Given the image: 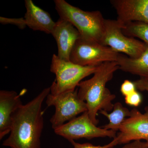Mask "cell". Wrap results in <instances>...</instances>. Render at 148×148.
Segmentation results:
<instances>
[{
    "instance_id": "obj_1",
    "label": "cell",
    "mask_w": 148,
    "mask_h": 148,
    "mask_svg": "<svg viewBox=\"0 0 148 148\" xmlns=\"http://www.w3.org/2000/svg\"><path fill=\"white\" fill-rule=\"evenodd\" d=\"M44 88L32 101L22 105L12 116L11 131L2 146L10 148H40L44 127L43 103L50 93Z\"/></svg>"
},
{
    "instance_id": "obj_2",
    "label": "cell",
    "mask_w": 148,
    "mask_h": 148,
    "mask_svg": "<svg viewBox=\"0 0 148 148\" xmlns=\"http://www.w3.org/2000/svg\"><path fill=\"white\" fill-rule=\"evenodd\" d=\"M119 69L116 61L103 63L91 78L82 81L78 86L79 97L86 103L89 117L95 125L99 122L96 118L98 112H108L113 109L112 101L116 96L106 85Z\"/></svg>"
},
{
    "instance_id": "obj_3",
    "label": "cell",
    "mask_w": 148,
    "mask_h": 148,
    "mask_svg": "<svg viewBox=\"0 0 148 148\" xmlns=\"http://www.w3.org/2000/svg\"><path fill=\"white\" fill-rule=\"evenodd\" d=\"M54 2L60 18L71 23L79 32L81 37L101 44L106 19L101 12L85 11L65 0H55Z\"/></svg>"
},
{
    "instance_id": "obj_4",
    "label": "cell",
    "mask_w": 148,
    "mask_h": 148,
    "mask_svg": "<svg viewBox=\"0 0 148 148\" xmlns=\"http://www.w3.org/2000/svg\"><path fill=\"white\" fill-rule=\"evenodd\" d=\"M99 66H79L70 61L62 60L57 55L53 54L51 58L50 71L55 74L56 79L50 87V93L58 95L73 91L83 79L94 74Z\"/></svg>"
},
{
    "instance_id": "obj_5",
    "label": "cell",
    "mask_w": 148,
    "mask_h": 148,
    "mask_svg": "<svg viewBox=\"0 0 148 148\" xmlns=\"http://www.w3.org/2000/svg\"><path fill=\"white\" fill-rule=\"evenodd\" d=\"M46 103L49 107L54 106L55 108V113L50 119L53 130L88 110L86 103L79 97L77 89L58 95L49 93Z\"/></svg>"
},
{
    "instance_id": "obj_6",
    "label": "cell",
    "mask_w": 148,
    "mask_h": 148,
    "mask_svg": "<svg viewBox=\"0 0 148 148\" xmlns=\"http://www.w3.org/2000/svg\"><path fill=\"white\" fill-rule=\"evenodd\" d=\"M119 54L109 47L80 37L72 49L70 61L81 66H98L116 61Z\"/></svg>"
},
{
    "instance_id": "obj_7",
    "label": "cell",
    "mask_w": 148,
    "mask_h": 148,
    "mask_svg": "<svg viewBox=\"0 0 148 148\" xmlns=\"http://www.w3.org/2000/svg\"><path fill=\"white\" fill-rule=\"evenodd\" d=\"M123 25L117 20H105V33L101 44L110 47L117 53L137 58L145 51L146 43L123 34Z\"/></svg>"
},
{
    "instance_id": "obj_8",
    "label": "cell",
    "mask_w": 148,
    "mask_h": 148,
    "mask_svg": "<svg viewBox=\"0 0 148 148\" xmlns=\"http://www.w3.org/2000/svg\"><path fill=\"white\" fill-rule=\"evenodd\" d=\"M54 132L70 143L82 138L108 137L114 139L116 136L115 131L97 127L90 119L87 111L54 130Z\"/></svg>"
},
{
    "instance_id": "obj_9",
    "label": "cell",
    "mask_w": 148,
    "mask_h": 148,
    "mask_svg": "<svg viewBox=\"0 0 148 148\" xmlns=\"http://www.w3.org/2000/svg\"><path fill=\"white\" fill-rule=\"evenodd\" d=\"M119 131L113 140L106 145L108 148L136 140L148 141V106L144 113L137 109L131 110L130 116L121 125Z\"/></svg>"
},
{
    "instance_id": "obj_10",
    "label": "cell",
    "mask_w": 148,
    "mask_h": 148,
    "mask_svg": "<svg viewBox=\"0 0 148 148\" xmlns=\"http://www.w3.org/2000/svg\"><path fill=\"white\" fill-rule=\"evenodd\" d=\"M116 20L124 26L133 22L148 24V0H112Z\"/></svg>"
},
{
    "instance_id": "obj_11",
    "label": "cell",
    "mask_w": 148,
    "mask_h": 148,
    "mask_svg": "<svg viewBox=\"0 0 148 148\" xmlns=\"http://www.w3.org/2000/svg\"><path fill=\"white\" fill-rule=\"evenodd\" d=\"M51 34L57 43V56L62 60L70 61L72 49L80 37L79 32L69 21L60 18L56 22Z\"/></svg>"
},
{
    "instance_id": "obj_12",
    "label": "cell",
    "mask_w": 148,
    "mask_h": 148,
    "mask_svg": "<svg viewBox=\"0 0 148 148\" xmlns=\"http://www.w3.org/2000/svg\"><path fill=\"white\" fill-rule=\"evenodd\" d=\"M23 105L20 96L14 90H0V140L11 131L12 116Z\"/></svg>"
},
{
    "instance_id": "obj_13",
    "label": "cell",
    "mask_w": 148,
    "mask_h": 148,
    "mask_svg": "<svg viewBox=\"0 0 148 148\" xmlns=\"http://www.w3.org/2000/svg\"><path fill=\"white\" fill-rule=\"evenodd\" d=\"M25 6L26 12L24 18L27 27L34 31L51 34L56 22L50 14L36 5L32 0H25Z\"/></svg>"
},
{
    "instance_id": "obj_14",
    "label": "cell",
    "mask_w": 148,
    "mask_h": 148,
    "mask_svg": "<svg viewBox=\"0 0 148 148\" xmlns=\"http://www.w3.org/2000/svg\"><path fill=\"white\" fill-rule=\"evenodd\" d=\"M119 69L123 71L140 76L148 77V45L146 44L145 51L137 58H132L119 53L116 61Z\"/></svg>"
},
{
    "instance_id": "obj_15",
    "label": "cell",
    "mask_w": 148,
    "mask_h": 148,
    "mask_svg": "<svg viewBox=\"0 0 148 148\" xmlns=\"http://www.w3.org/2000/svg\"><path fill=\"white\" fill-rule=\"evenodd\" d=\"M100 113L108 119L109 123L103 126V128L116 132L119 131L120 127L125 119L130 115V111L119 102L115 103L112 112L109 113L107 111H100Z\"/></svg>"
},
{
    "instance_id": "obj_16",
    "label": "cell",
    "mask_w": 148,
    "mask_h": 148,
    "mask_svg": "<svg viewBox=\"0 0 148 148\" xmlns=\"http://www.w3.org/2000/svg\"><path fill=\"white\" fill-rule=\"evenodd\" d=\"M123 34L128 37L138 38L148 45V24L133 22L125 24L122 28Z\"/></svg>"
},
{
    "instance_id": "obj_17",
    "label": "cell",
    "mask_w": 148,
    "mask_h": 148,
    "mask_svg": "<svg viewBox=\"0 0 148 148\" xmlns=\"http://www.w3.org/2000/svg\"><path fill=\"white\" fill-rule=\"evenodd\" d=\"M0 23L3 25L11 24L16 26L18 29H24L27 27L26 21L23 17L18 18H10L1 16Z\"/></svg>"
},
{
    "instance_id": "obj_18",
    "label": "cell",
    "mask_w": 148,
    "mask_h": 148,
    "mask_svg": "<svg viewBox=\"0 0 148 148\" xmlns=\"http://www.w3.org/2000/svg\"><path fill=\"white\" fill-rule=\"evenodd\" d=\"M125 97V103L127 105L133 107H138L142 102V96L137 90Z\"/></svg>"
},
{
    "instance_id": "obj_19",
    "label": "cell",
    "mask_w": 148,
    "mask_h": 148,
    "mask_svg": "<svg viewBox=\"0 0 148 148\" xmlns=\"http://www.w3.org/2000/svg\"><path fill=\"white\" fill-rule=\"evenodd\" d=\"M120 90L122 94L125 97L136 90V87L134 82L125 80L121 84Z\"/></svg>"
},
{
    "instance_id": "obj_20",
    "label": "cell",
    "mask_w": 148,
    "mask_h": 148,
    "mask_svg": "<svg viewBox=\"0 0 148 148\" xmlns=\"http://www.w3.org/2000/svg\"><path fill=\"white\" fill-rule=\"evenodd\" d=\"M133 82L136 86V89L141 91H146L148 92V77H140V79Z\"/></svg>"
},
{
    "instance_id": "obj_21",
    "label": "cell",
    "mask_w": 148,
    "mask_h": 148,
    "mask_svg": "<svg viewBox=\"0 0 148 148\" xmlns=\"http://www.w3.org/2000/svg\"><path fill=\"white\" fill-rule=\"evenodd\" d=\"M121 148H148V144L147 142L136 140L125 144Z\"/></svg>"
},
{
    "instance_id": "obj_22",
    "label": "cell",
    "mask_w": 148,
    "mask_h": 148,
    "mask_svg": "<svg viewBox=\"0 0 148 148\" xmlns=\"http://www.w3.org/2000/svg\"><path fill=\"white\" fill-rule=\"evenodd\" d=\"M73 146V148H107L106 145H105L95 146L89 143H85L83 144L77 143L75 141L71 142Z\"/></svg>"
},
{
    "instance_id": "obj_23",
    "label": "cell",
    "mask_w": 148,
    "mask_h": 148,
    "mask_svg": "<svg viewBox=\"0 0 148 148\" xmlns=\"http://www.w3.org/2000/svg\"><path fill=\"white\" fill-rule=\"evenodd\" d=\"M146 142H147V143L148 144V141H146Z\"/></svg>"
}]
</instances>
